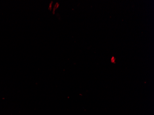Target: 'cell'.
I'll list each match as a JSON object with an SVG mask.
<instances>
[{"instance_id":"1","label":"cell","mask_w":154,"mask_h":115,"mask_svg":"<svg viewBox=\"0 0 154 115\" xmlns=\"http://www.w3.org/2000/svg\"><path fill=\"white\" fill-rule=\"evenodd\" d=\"M116 58H115L114 56H112L111 59V61L112 63H116Z\"/></svg>"}]
</instances>
